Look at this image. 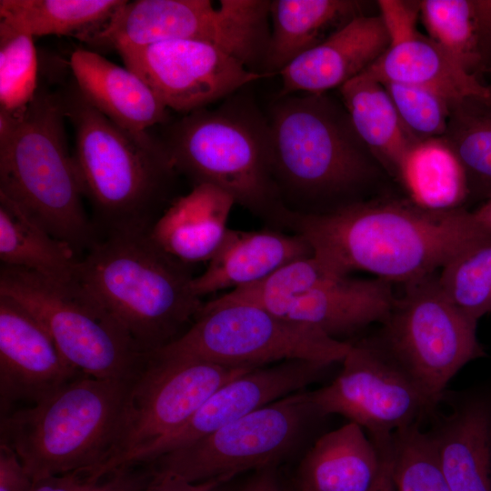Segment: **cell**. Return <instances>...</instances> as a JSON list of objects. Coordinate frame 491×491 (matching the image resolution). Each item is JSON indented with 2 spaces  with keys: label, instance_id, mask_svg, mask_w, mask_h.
Here are the masks:
<instances>
[{
  "label": "cell",
  "instance_id": "cell-1",
  "mask_svg": "<svg viewBox=\"0 0 491 491\" xmlns=\"http://www.w3.org/2000/svg\"><path fill=\"white\" fill-rule=\"evenodd\" d=\"M290 231L333 272H369L390 283L436 274L491 234L473 212L422 207L409 198L361 200L315 215H292Z\"/></svg>",
  "mask_w": 491,
  "mask_h": 491
},
{
  "label": "cell",
  "instance_id": "cell-2",
  "mask_svg": "<svg viewBox=\"0 0 491 491\" xmlns=\"http://www.w3.org/2000/svg\"><path fill=\"white\" fill-rule=\"evenodd\" d=\"M280 97L266 118L272 175L286 208L315 215L361 201L360 193L386 172L342 101L327 93Z\"/></svg>",
  "mask_w": 491,
  "mask_h": 491
},
{
  "label": "cell",
  "instance_id": "cell-3",
  "mask_svg": "<svg viewBox=\"0 0 491 491\" xmlns=\"http://www.w3.org/2000/svg\"><path fill=\"white\" fill-rule=\"evenodd\" d=\"M186 266L149 231L114 233L79 258L75 282L149 355L181 336L204 306Z\"/></svg>",
  "mask_w": 491,
  "mask_h": 491
},
{
  "label": "cell",
  "instance_id": "cell-4",
  "mask_svg": "<svg viewBox=\"0 0 491 491\" xmlns=\"http://www.w3.org/2000/svg\"><path fill=\"white\" fill-rule=\"evenodd\" d=\"M62 95L38 88L15 113L0 111V195L77 255L99 239L82 203Z\"/></svg>",
  "mask_w": 491,
  "mask_h": 491
},
{
  "label": "cell",
  "instance_id": "cell-5",
  "mask_svg": "<svg viewBox=\"0 0 491 491\" xmlns=\"http://www.w3.org/2000/svg\"><path fill=\"white\" fill-rule=\"evenodd\" d=\"M62 99L75 132L76 171L96 223L106 235L150 231L176 173L164 144L115 125L77 88Z\"/></svg>",
  "mask_w": 491,
  "mask_h": 491
},
{
  "label": "cell",
  "instance_id": "cell-6",
  "mask_svg": "<svg viewBox=\"0 0 491 491\" xmlns=\"http://www.w3.org/2000/svg\"><path fill=\"white\" fill-rule=\"evenodd\" d=\"M135 378L83 374L39 402L1 416L0 442L15 450L33 481L95 470L115 452Z\"/></svg>",
  "mask_w": 491,
  "mask_h": 491
},
{
  "label": "cell",
  "instance_id": "cell-7",
  "mask_svg": "<svg viewBox=\"0 0 491 491\" xmlns=\"http://www.w3.org/2000/svg\"><path fill=\"white\" fill-rule=\"evenodd\" d=\"M163 144L194 185L217 187L269 228L290 231L293 213L272 175L268 121L253 105L235 101L185 115Z\"/></svg>",
  "mask_w": 491,
  "mask_h": 491
},
{
  "label": "cell",
  "instance_id": "cell-8",
  "mask_svg": "<svg viewBox=\"0 0 491 491\" xmlns=\"http://www.w3.org/2000/svg\"><path fill=\"white\" fill-rule=\"evenodd\" d=\"M269 5L268 0H125L103 27L79 40L94 51L116 52L202 40L259 73L269 41Z\"/></svg>",
  "mask_w": 491,
  "mask_h": 491
},
{
  "label": "cell",
  "instance_id": "cell-9",
  "mask_svg": "<svg viewBox=\"0 0 491 491\" xmlns=\"http://www.w3.org/2000/svg\"><path fill=\"white\" fill-rule=\"evenodd\" d=\"M351 342L282 317L248 303L204 306L176 340L149 355L195 358L215 364L259 368L284 361L304 360L326 366L342 362Z\"/></svg>",
  "mask_w": 491,
  "mask_h": 491
},
{
  "label": "cell",
  "instance_id": "cell-10",
  "mask_svg": "<svg viewBox=\"0 0 491 491\" xmlns=\"http://www.w3.org/2000/svg\"><path fill=\"white\" fill-rule=\"evenodd\" d=\"M0 295L25 308L45 328L65 359L100 379H133L147 356L75 282L62 284L22 268L2 266Z\"/></svg>",
  "mask_w": 491,
  "mask_h": 491
},
{
  "label": "cell",
  "instance_id": "cell-11",
  "mask_svg": "<svg viewBox=\"0 0 491 491\" xmlns=\"http://www.w3.org/2000/svg\"><path fill=\"white\" fill-rule=\"evenodd\" d=\"M324 417L310 391H299L145 465L153 472L190 483L227 482L239 473L275 467L290 457Z\"/></svg>",
  "mask_w": 491,
  "mask_h": 491
},
{
  "label": "cell",
  "instance_id": "cell-12",
  "mask_svg": "<svg viewBox=\"0 0 491 491\" xmlns=\"http://www.w3.org/2000/svg\"><path fill=\"white\" fill-rule=\"evenodd\" d=\"M405 286L376 342L439 405L450 380L486 355L477 321L449 299L436 274Z\"/></svg>",
  "mask_w": 491,
  "mask_h": 491
},
{
  "label": "cell",
  "instance_id": "cell-13",
  "mask_svg": "<svg viewBox=\"0 0 491 491\" xmlns=\"http://www.w3.org/2000/svg\"><path fill=\"white\" fill-rule=\"evenodd\" d=\"M253 369L148 355L130 388L115 452L94 474L119 470L131 455L185 423L220 386Z\"/></svg>",
  "mask_w": 491,
  "mask_h": 491
},
{
  "label": "cell",
  "instance_id": "cell-14",
  "mask_svg": "<svg viewBox=\"0 0 491 491\" xmlns=\"http://www.w3.org/2000/svg\"><path fill=\"white\" fill-rule=\"evenodd\" d=\"M337 376L310 391L325 417L340 415L360 426L370 436H391L436 411L418 384L376 341L352 343Z\"/></svg>",
  "mask_w": 491,
  "mask_h": 491
},
{
  "label": "cell",
  "instance_id": "cell-15",
  "mask_svg": "<svg viewBox=\"0 0 491 491\" xmlns=\"http://www.w3.org/2000/svg\"><path fill=\"white\" fill-rule=\"evenodd\" d=\"M167 108L185 115L228 97L263 75L209 42L182 39L117 52Z\"/></svg>",
  "mask_w": 491,
  "mask_h": 491
},
{
  "label": "cell",
  "instance_id": "cell-16",
  "mask_svg": "<svg viewBox=\"0 0 491 491\" xmlns=\"http://www.w3.org/2000/svg\"><path fill=\"white\" fill-rule=\"evenodd\" d=\"M330 366L284 361L250 370L215 390L177 429L134 453L123 466L145 465L185 447L246 415L318 381Z\"/></svg>",
  "mask_w": 491,
  "mask_h": 491
},
{
  "label": "cell",
  "instance_id": "cell-17",
  "mask_svg": "<svg viewBox=\"0 0 491 491\" xmlns=\"http://www.w3.org/2000/svg\"><path fill=\"white\" fill-rule=\"evenodd\" d=\"M83 375L25 308L0 295V413L34 405Z\"/></svg>",
  "mask_w": 491,
  "mask_h": 491
},
{
  "label": "cell",
  "instance_id": "cell-18",
  "mask_svg": "<svg viewBox=\"0 0 491 491\" xmlns=\"http://www.w3.org/2000/svg\"><path fill=\"white\" fill-rule=\"evenodd\" d=\"M389 44L379 14L357 15L280 72L279 95L339 89L371 66Z\"/></svg>",
  "mask_w": 491,
  "mask_h": 491
},
{
  "label": "cell",
  "instance_id": "cell-19",
  "mask_svg": "<svg viewBox=\"0 0 491 491\" xmlns=\"http://www.w3.org/2000/svg\"><path fill=\"white\" fill-rule=\"evenodd\" d=\"M391 436H370L353 422L320 436L299 463V491H375L390 462Z\"/></svg>",
  "mask_w": 491,
  "mask_h": 491
},
{
  "label": "cell",
  "instance_id": "cell-20",
  "mask_svg": "<svg viewBox=\"0 0 491 491\" xmlns=\"http://www.w3.org/2000/svg\"><path fill=\"white\" fill-rule=\"evenodd\" d=\"M426 431L450 491H491V396L455 398Z\"/></svg>",
  "mask_w": 491,
  "mask_h": 491
},
{
  "label": "cell",
  "instance_id": "cell-21",
  "mask_svg": "<svg viewBox=\"0 0 491 491\" xmlns=\"http://www.w3.org/2000/svg\"><path fill=\"white\" fill-rule=\"evenodd\" d=\"M396 298L392 283L386 280L337 276L269 311L338 339L369 325H382Z\"/></svg>",
  "mask_w": 491,
  "mask_h": 491
},
{
  "label": "cell",
  "instance_id": "cell-22",
  "mask_svg": "<svg viewBox=\"0 0 491 491\" xmlns=\"http://www.w3.org/2000/svg\"><path fill=\"white\" fill-rule=\"evenodd\" d=\"M312 255L307 241L296 233L269 227L256 231L228 228L205 270L194 277L193 289L202 297L225 288L246 287Z\"/></svg>",
  "mask_w": 491,
  "mask_h": 491
},
{
  "label": "cell",
  "instance_id": "cell-23",
  "mask_svg": "<svg viewBox=\"0 0 491 491\" xmlns=\"http://www.w3.org/2000/svg\"><path fill=\"white\" fill-rule=\"evenodd\" d=\"M69 65L81 95L120 127L143 133L166 120L167 107L129 68L90 48L75 49Z\"/></svg>",
  "mask_w": 491,
  "mask_h": 491
},
{
  "label": "cell",
  "instance_id": "cell-24",
  "mask_svg": "<svg viewBox=\"0 0 491 491\" xmlns=\"http://www.w3.org/2000/svg\"><path fill=\"white\" fill-rule=\"evenodd\" d=\"M366 71L382 84L427 88L450 104L472 98L491 105L489 85L468 75L438 43L417 29L390 41Z\"/></svg>",
  "mask_w": 491,
  "mask_h": 491
},
{
  "label": "cell",
  "instance_id": "cell-25",
  "mask_svg": "<svg viewBox=\"0 0 491 491\" xmlns=\"http://www.w3.org/2000/svg\"><path fill=\"white\" fill-rule=\"evenodd\" d=\"M235 201L210 185H196L159 215L149 234L165 252L184 264L209 262L228 230Z\"/></svg>",
  "mask_w": 491,
  "mask_h": 491
},
{
  "label": "cell",
  "instance_id": "cell-26",
  "mask_svg": "<svg viewBox=\"0 0 491 491\" xmlns=\"http://www.w3.org/2000/svg\"><path fill=\"white\" fill-rule=\"evenodd\" d=\"M353 0H272L270 35L261 74L280 72L354 17L365 14Z\"/></svg>",
  "mask_w": 491,
  "mask_h": 491
},
{
  "label": "cell",
  "instance_id": "cell-27",
  "mask_svg": "<svg viewBox=\"0 0 491 491\" xmlns=\"http://www.w3.org/2000/svg\"><path fill=\"white\" fill-rule=\"evenodd\" d=\"M338 90L358 136L385 171L396 178L405 155L416 141L403 125L386 88L365 70Z\"/></svg>",
  "mask_w": 491,
  "mask_h": 491
},
{
  "label": "cell",
  "instance_id": "cell-28",
  "mask_svg": "<svg viewBox=\"0 0 491 491\" xmlns=\"http://www.w3.org/2000/svg\"><path fill=\"white\" fill-rule=\"evenodd\" d=\"M420 18L468 75L491 73V0H423Z\"/></svg>",
  "mask_w": 491,
  "mask_h": 491
},
{
  "label": "cell",
  "instance_id": "cell-29",
  "mask_svg": "<svg viewBox=\"0 0 491 491\" xmlns=\"http://www.w3.org/2000/svg\"><path fill=\"white\" fill-rule=\"evenodd\" d=\"M0 260L2 266L32 271L53 281H75L79 257L22 209L0 195Z\"/></svg>",
  "mask_w": 491,
  "mask_h": 491
},
{
  "label": "cell",
  "instance_id": "cell-30",
  "mask_svg": "<svg viewBox=\"0 0 491 491\" xmlns=\"http://www.w3.org/2000/svg\"><path fill=\"white\" fill-rule=\"evenodd\" d=\"M396 179L411 201L430 210L464 207L470 195L465 171L442 137L416 142L405 155Z\"/></svg>",
  "mask_w": 491,
  "mask_h": 491
},
{
  "label": "cell",
  "instance_id": "cell-31",
  "mask_svg": "<svg viewBox=\"0 0 491 491\" xmlns=\"http://www.w3.org/2000/svg\"><path fill=\"white\" fill-rule=\"evenodd\" d=\"M125 0H1L0 19L32 36L73 35L103 27Z\"/></svg>",
  "mask_w": 491,
  "mask_h": 491
},
{
  "label": "cell",
  "instance_id": "cell-32",
  "mask_svg": "<svg viewBox=\"0 0 491 491\" xmlns=\"http://www.w3.org/2000/svg\"><path fill=\"white\" fill-rule=\"evenodd\" d=\"M442 138L465 171L469 199L487 198L491 195V105L472 98L451 104Z\"/></svg>",
  "mask_w": 491,
  "mask_h": 491
},
{
  "label": "cell",
  "instance_id": "cell-33",
  "mask_svg": "<svg viewBox=\"0 0 491 491\" xmlns=\"http://www.w3.org/2000/svg\"><path fill=\"white\" fill-rule=\"evenodd\" d=\"M37 89L34 36L0 19V111L24 109Z\"/></svg>",
  "mask_w": 491,
  "mask_h": 491
},
{
  "label": "cell",
  "instance_id": "cell-34",
  "mask_svg": "<svg viewBox=\"0 0 491 491\" xmlns=\"http://www.w3.org/2000/svg\"><path fill=\"white\" fill-rule=\"evenodd\" d=\"M438 280L449 299L478 322L491 312V241L454 257L441 269Z\"/></svg>",
  "mask_w": 491,
  "mask_h": 491
},
{
  "label": "cell",
  "instance_id": "cell-35",
  "mask_svg": "<svg viewBox=\"0 0 491 491\" xmlns=\"http://www.w3.org/2000/svg\"><path fill=\"white\" fill-rule=\"evenodd\" d=\"M391 474L396 491H450L432 441L421 424L392 434Z\"/></svg>",
  "mask_w": 491,
  "mask_h": 491
},
{
  "label": "cell",
  "instance_id": "cell-36",
  "mask_svg": "<svg viewBox=\"0 0 491 491\" xmlns=\"http://www.w3.org/2000/svg\"><path fill=\"white\" fill-rule=\"evenodd\" d=\"M406 130L415 141L443 137L450 116V103L417 85L383 83Z\"/></svg>",
  "mask_w": 491,
  "mask_h": 491
},
{
  "label": "cell",
  "instance_id": "cell-37",
  "mask_svg": "<svg viewBox=\"0 0 491 491\" xmlns=\"http://www.w3.org/2000/svg\"><path fill=\"white\" fill-rule=\"evenodd\" d=\"M126 467L105 476H95L91 469L49 476L33 481L29 491H115Z\"/></svg>",
  "mask_w": 491,
  "mask_h": 491
},
{
  "label": "cell",
  "instance_id": "cell-38",
  "mask_svg": "<svg viewBox=\"0 0 491 491\" xmlns=\"http://www.w3.org/2000/svg\"><path fill=\"white\" fill-rule=\"evenodd\" d=\"M421 1L379 0L377 6L390 41L416 28Z\"/></svg>",
  "mask_w": 491,
  "mask_h": 491
},
{
  "label": "cell",
  "instance_id": "cell-39",
  "mask_svg": "<svg viewBox=\"0 0 491 491\" xmlns=\"http://www.w3.org/2000/svg\"><path fill=\"white\" fill-rule=\"evenodd\" d=\"M32 484L15 450L0 442V491H29Z\"/></svg>",
  "mask_w": 491,
  "mask_h": 491
},
{
  "label": "cell",
  "instance_id": "cell-40",
  "mask_svg": "<svg viewBox=\"0 0 491 491\" xmlns=\"http://www.w3.org/2000/svg\"><path fill=\"white\" fill-rule=\"evenodd\" d=\"M151 474L150 480L141 491H211L225 483L222 480L190 483L169 475L153 472L152 470Z\"/></svg>",
  "mask_w": 491,
  "mask_h": 491
},
{
  "label": "cell",
  "instance_id": "cell-41",
  "mask_svg": "<svg viewBox=\"0 0 491 491\" xmlns=\"http://www.w3.org/2000/svg\"><path fill=\"white\" fill-rule=\"evenodd\" d=\"M150 478L151 473L147 467L135 470L134 466H128L115 491H141Z\"/></svg>",
  "mask_w": 491,
  "mask_h": 491
},
{
  "label": "cell",
  "instance_id": "cell-42",
  "mask_svg": "<svg viewBox=\"0 0 491 491\" xmlns=\"http://www.w3.org/2000/svg\"><path fill=\"white\" fill-rule=\"evenodd\" d=\"M275 467L259 470L246 485L243 491H282Z\"/></svg>",
  "mask_w": 491,
  "mask_h": 491
},
{
  "label": "cell",
  "instance_id": "cell-43",
  "mask_svg": "<svg viewBox=\"0 0 491 491\" xmlns=\"http://www.w3.org/2000/svg\"><path fill=\"white\" fill-rule=\"evenodd\" d=\"M472 212L480 225L491 234V195L485 199L478 208Z\"/></svg>",
  "mask_w": 491,
  "mask_h": 491
},
{
  "label": "cell",
  "instance_id": "cell-44",
  "mask_svg": "<svg viewBox=\"0 0 491 491\" xmlns=\"http://www.w3.org/2000/svg\"><path fill=\"white\" fill-rule=\"evenodd\" d=\"M375 491H396L393 479H392V474H391V449H390V462L388 464V466L380 483L378 484Z\"/></svg>",
  "mask_w": 491,
  "mask_h": 491
},
{
  "label": "cell",
  "instance_id": "cell-45",
  "mask_svg": "<svg viewBox=\"0 0 491 491\" xmlns=\"http://www.w3.org/2000/svg\"><path fill=\"white\" fill-rule=\"evenodd\" d=\"M222 486H223V485H221V486H217V487L212 489L211 491H224V490L222 489Z\"/></svg>",
  "mask_w": 491,
  "mask_h": 491
},
{
  "label": "cell",
  "instance_id": "cell-46",
  "mask_svg": "<svg viewBox=\"0 0 491 491\" xmlns=\"http://www.w3.org/2000/svg\"><path fill=\"white\" fill-rule=\"evenodd\" d=\"M490 89H491V85H489Z\"/></svg>",
  "mask_w": 491,
  "mask_h": 491
}]
</instances>
